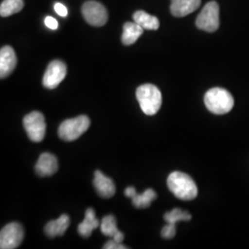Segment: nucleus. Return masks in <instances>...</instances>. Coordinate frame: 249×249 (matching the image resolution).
<instances>
[{
  "label": "nucleus",
  "instance_id": "obj_18",
  "mask_svg": "<svg viewBox=\"0 0 249 249\" xmlns=\"http://www.w3.org/2000/svg\"><path fill=\"white\" fill-rule=\"evenodd\" d=\"M142 27L136 22H125L123 28L121 41L124 45H133L143 34Z\"/></svg>",
  "mask_w": 249,
  "mask_h": 249
},
{
  "label": "nucleus",
  "instance_id": "obj_7",
  "mask_svg": "<svg viewBox=\"0 0 249 249\" xmlns=\"http://www.w3.org/2000/svg\"><path fill=\"white\" fill-rule=\"evenodd\" d=\"M81 13L83 18L92 26H104L108 20L107 9L102 3L89 0L82 5Z\"/></svg>",
  "mask_w": 249,
  "mask_h": 249
},
{
  "label": "nucleus",
  "instance_id": "obj_25",
  "mask_svg": "<svg viewBox=\"0 0 249 249\" xmlns=\"http://www.w3.org/2000/svg\"><path fill=\"white\" fill-rule=\"evenodd\" d=\"M45 23L46 27H48L51 30H56L57 27H58L57 20L55 18H53V17H50V16L45 18Z\"/></svg>",
  "mask_w": 249,
  "mask_h": 249
},
{
  "label": "nucleus",
  "instance_id": "obj_4",
  "mask_svg": "<svg viewBox=\"0 0 249 249\" xmlns=\"http://www.w3.org/2000/svg\"><path fill=\"white\" fill-rule=\"evenodd\" d=\"M90 124V120L87 116H80L65 120L58 128V135L65 142H73L85 133Z\"/></svg>",
  "mask_w": 249,
  "mask_h": 249
},
{
  "label": "nucleus",
  "instance_id": "obj_21",
  "mask_svg": "<svg viewBox=\"0 0 249 249\" xmlns=\"http://www.w3.org/2000/svg\"><path fill=\"white\" fill-rule=\"evenodd\" d=\"M164 220L167 223L176 225L178 222L191 220V215H190V213H188L187 212L176 208V209L172 210L169 213H166L164 214Z\"/></svg>",
  "mask_w": 249,
  "mask_h": 249
},
{
  "label": "nucleus",
  "instance_id": "obj_1",
  "mask_svg": "<svg viewBox=\"0 0 249 249\" xmlns=\"http://www.w3.org/2000/svg\"><path fill=\"white\" fill-rule=\"evenodd\" d=\"M170 191L179 199L189 201L197 196V187L194 180L182 172H174L167 179Z\"/></svg>",
  "mask_w": 249,
  "mask_h": 249
},
{
  "label": "nucleus",
  "instance_id": "obj_11",
  "mask_svg": "<svg viewBox=\"0 0 249 249\" xmlns=\"http://www.w3.org/2000/svg\"><path fill=\"white\" fill-rule=\"evenodd\" d=\"M58 170L56 157L49 152H44L40 155L36 164V172L40 177H51Z\"/></svg>",
  "mask_w": 249,
  "mask_h": 249
},
{
  "label": "nucleus",
  "instance_id": "obj_8",
  "mask_svg": "<svg viewBox=\"0 0 249 249\" xmlns=\"http://www.w3.org/2000/svg\"><path fill=\"white\" fill-rule=\"evenodd\" d=\"M24 238V229L18 223H10L0 231V249H17Z\"/></svg>",
  "mask_w": 249,
  "mask_h": 249
},
{
  "label": "nucleus",
  "instance_id": "obj_9",
  "mask_svg": "<svg viewBox=\"0 0 249 249\" xmlns=\"http://www.w3.org/2000/svg\"><path fill=\"white\" fill-rule=\"evenodd\" d=\"M67 75V66L61 60H53L46 69L43 78V85L46 89H55Z\"/></svg>",
  "mask_w": 249,
  "mask_h": 249
},
{
  "label": "nucleus",
  "instance_id": "obj_15",
  "mask_svg": "<svg viewBox=\"0 0 249 249\" xmlns=\"http://www.w3.org/2000/svg\"><path fill=\"white\" fill-rule=\"evenodd\" d=\"M71 224V219L67 214H63L58 219L51 221L45 225V234L53 238L56 236H62L63 234L68 230Z\"/></svg>",
  "mask_w": 249,
  "mask_h": 249
},
{
  "label": "nucleus",
  "instance_id": "obj_23",
  "mask_svg": "<svg viewBox=\"0 0 249 249\" xmlns=\"http://www.w3.org/2000/svg\"><path fill=\"white\" fill-rule=\"evenodd\" d=\"M105 249H127L125 246H124L122 243L116 242V241L112 239V240L108 241L107 244L104 247Z\"/></svg>",
  "mask_w": 249,
  "mask_h": 249
},
{
  "label": "nucleus",
  "instance_id": "obj_14",
  "mask_svg": "<svg viewBox=\"0 0 249 249\" xmlns=\"http://www.w3.org/2000/svg\"><path fill=\"white\" fill-rule=\"evenodd\" d=\"M201 0H171V13L173 16L181 18L194 12L199 8Z\"/></svg>",
  "mask_w": 249,
  "mask_h": 249
},
{
  "label": "nucleus",
  "instance_id": "obj_3",
  "mask_svg": "<svg viewBox=\"0 0 249 249\" xmlns=\"http://www.w3.org/2000/svg\"><path fill=\"white\" fill-rule=\"evenodd\" d=\"M137 100L143 113L147 116H153L161 107V93L160 89L152 84H144L136 90Z\"/></svg>",
  "mask_w": 249,
  "mask_h": 249
},
{
  "label": "nucleus",
  "instance_id": "obj_13",
  "mask_svg": "<svg viewBox=\"0 0 249 249\" xmlns=\"http://www.w3.org/2000/svg\"><path fill=\"white\" fill-rule=\"evenodd\" d=\"M93 186L98 192L99 196L105 198L112 197L116 194V185L111 178H107L101 171L94 173Z\"/></svg>",
  "mask_w": 249,
  "mask_h": 249
},
{
  "label": "nucleus",
  "instance_id": "obj_6",
  "mask_svg": "<svg viewBox=\"0 0 249 249\" xmlns=\"http://www.w3.org/2000/svg\"><path fill=\"white\" fill-rule=\"evenodd\" d=\"M23 125L29 139L34 142H41L45 139L46 124L44 115L35 111L28 114L23 119Z\"/></svg>",
  "mask_w": 249,
  "mask_h": 249
},
{
  "label": "nucleus",
  "instance_id": "obj_2",
  "mask_svg": "<svg viewBox=\"0 0 249 249\" xmlns=\"http://www.w3.org/2000/svg\"><path fill=\"white\" fill-rule=\"evenodd\" d=\"M204 103L207 109L213 114L224 115L232 109L234 100L227 89L213 88L206 92Z\"/></svg>",
  "mask_w": 249,
  "mask_h": 249
},
{
  "label": "nucleus",
  "instance_id": "obj_17",
  "mask_svg": "<svg viewBox=\"0 0 249 249\" xmlns=\"http://www.w3.org/2000/svg\"><path fill=\"white\" fill-rule=\"evenodd\" d=\"M101 231L105 235L112 237L116 242L122 243L124 240V234L117 229L114 215H107L103 218L101 222Z\"/></svg>",
  "mask_w": 249,
  "mask_h": 249
},
{
  "label": "nucleus",
  "instance_id": "obj_24",
  "mask_svg": "<svg viewBox=\"0 0 249 249\" xmlns=\"http://www.w3.org/2000/svg\"><path fill=\"white\" fill-rule=\"evenodd\" d=\"M54 10L61 17H67L68 15V9L61 3H56L54 5Z\"/></svg>",
  "mask_w": 249,
  "mask_h": 249
},
{
  "label": "nucleus",
  "instance_id": "obj_22",
  "mask_svg": "<svg viewBox=\"0 0 249 249\" xmlns=\"http://www.w3.org/2000/svg\"><path fill=\"white\" fill-rule=\"evenodd\" d=\"M177 233V228H176V225L175 224H170L167 223L160 231V234L161 236L164 238V239H172L174 238V236L176 235Z\"/></svg>",
  "mask_w": 249,
  "mask_h": 249
},
{
  "label": "nucleus",
  "instance_id": "obj_10",
  "mask_svg": "<svg viewBox=\"0 0 249 249\" xmlns=\"http://www.w3.org/2000/svg\"><path fill=\"white\" fill-rule=\"evenodd\" d=\"M17 65V56L14 49L6 45L0 50V78L5 79L15 70Z\"/></svg>",
  "mask_w": 249,
  "mask_h": 249
},
{
  "label": "nucleus",
  "instance_id": "obj_5",
  "mask_svg": "<svg viewBox=\"0 0 249 249\" xmlns=\"http://www.w3.org/2000/svg\"><path fill=\"white\" fill-rule=\"evenodd\" d=\"M196 26L208 33L216 32L220 26V8L217 2L207 3L196 19Z\"/></svg>",
  "mask_w": 249,
  "mask_h": 249
},
{
  "label": "nucleus",
  "instance_id": "obj_20",
  "mask_svg": "<svg viewBox=\"0 0 249 249\" xmlns=\"http://www.w3.org/2000/svg\"><path fill=\"white\" fill-rule=\"evenodd\" d=\"M23 7V0H4L0 5V15L1 17H9L19 12Z\"/></svg>",
  "mask_w": 249,
  "mask_h": 249
},
{
  "label": "nucleus",
  "instance_id": "obj_16",
  "mask_svg": "<svg viewBox=\"0 0 249 249\" xmlns=\"http://www.w3.org/2000/svg\"><path fill=\"white\" fill-rule=\"evenodd\" d=\"M100 222L96 218L94 210L92 208H89L85 213L84 220L78 226V232L83 238H88L90 236L92 231L98 228Z\"/></svg>",
  "mask_w": 249,
  "mask_h": 249
},
{
  "label": "nucleus",
  "instance_id": "obj_12",
  "mask_svg": "<svg viewBox=\"0 0 249 249\" xmlns=\"http://www.w3.org/2000/svg\"><path fill=\"white\" fill-rule=\"evenodd\" d=\"M124 195L132 198V203L137 209H147L151 206V202L157 197V194L153 189H147L142 194H139L135 187H128L124 190Z\"/></svg>",
  "mask_w": 249,
  "mask_h": 249
},
{
  "label": "nucleus",
  "instance_id": "obj_19",
  "mask_svg": "<svg viewBox=\"0 0 249 249\" xmlns=\"http://www.w3.org/2000/svg\"><path fill=\"white\" fill-rule=\"evenodd\" d=\"M134 21L138 23L141 27H142L144 30L149 31H155L159 29L160 21L155 16H152L151 14H148L147 12L143 10L136 11L133 15Z\"/></svg>",
  "mask_w": 249,
  "mask_h": 249
}]
</instances>
